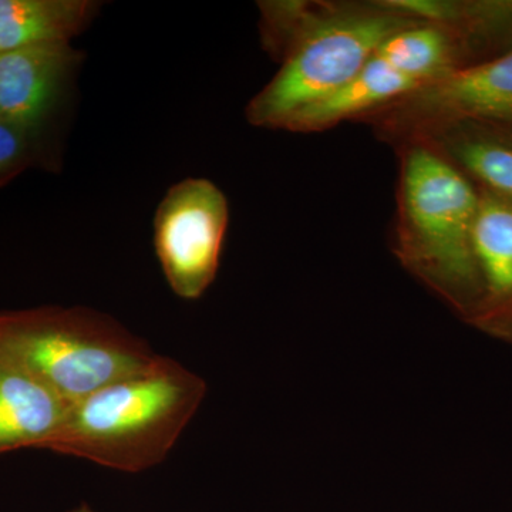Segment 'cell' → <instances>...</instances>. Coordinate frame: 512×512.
Masks as SVG:
<instances>
[{
    "mask_svg": "<svg viewBox=\"0 0 512 512\" xmlns=\"http://www.w3.org/2000/svg\"><path fill=\"white\" fill-rule=\"evenodd\" d=\"M394 147L400 161L394 255L468 319L483 293L473 251L480 191L424 141L409 138Z\"/></svg>",
    "mask_w": 512,
    "mask_h": 512,
    "instance_id": "obj_3",
    "label": "cell"
},
{
    "mask_svg": "<svg viewBox=\"0 0 512 512\" xmlns=\"http://www.w3.org/2000/svg\"><path fill=\"white\" fill-rule=\"evenodd\" d=\"M478 191L473 251L483 293L467 322L512 301V202Z\"/></svg>",
    "mask_w": 512,
    "mask_h": 512,
    "instance_id": "obj_11",
    "label": "cell"
},
{
    "mask_svg": "<svg viewBox=\"0 0 512 512\" xmlns=\"http://www.w3.org/2000/svg\"><path fill=\"white\" fill-rule=\"evenodd\" d=\"M397 8L424 22L453 29L476 56L487 47L512 49V0L498 2H436V0H392Z\"/></svg>",
    "mask_w": 512,
    "mask_h": 512,
    "instance_id": "obj_13",
    "label": "cell"
},
{
    "mask_svg": "<svg viewBox=\"0 0 512 512\" xmlns=\"http://www.w3.org/2000/svg\"><path fill=\"white\" fill-rule=\"evenodd\" d=\"M205 396L200 375L156 355L131 375L70 404L43 450L141 473L168 457Z\"/></svg>",
    "mask_w": 512,
    "mask_h": 512,
    "instance_id": "obj_2",
    "label": "cell"
},
{
    "mask_svg": "<svg viewBox=\"0 0 512 512\" xmlns=\"http://www.w3.org/2000/svg\"><path fill=\"white\" fill-rule=\"evenodd\" d=\"M264 39L281 69L249 101L256 127L282 128L299 110L345 86L387 37L421 22L392 0L262 3Z\"/></svg>",
    "mask_w": 512,
    "mask_h": 512,
    "instance_id": "obj_1",
    "label": "cell"
},
{
    "mask_svg": "<svg viewBox=\"0 0 512 512\" xmlns=\"http://www.w3.org/2000/svg\"><path fill=\"white\" fill-rule=\"evenodd\" d=\"M89 0H0V52L42 43H70L96 12Z\"/></svg>",
    "mask_w": 512,
    "mask_h": 512,
    "instance_id": "obj_12",
    "label": "cell"
},
{
    "mask_svg": "<svg viewBox=\"0 0 512 512\" xmlns=\"http://www.w3.org/2000/svg\"><path fill=\"white\" fill-rule=\"evenodd\" d=\"M229 221L224 192L207 178L173 185L154 218V248L171 291L197 301L217 278Z\"/></svg>",
    "mask_w": 512,
    "mask_h": 512,
    "instance_id": "obj_6",
    "label": "cell"
},
{
    "mask_svg": "<svg viewBox=\"0 0 512 512\" xmlns=\"http://www.w3.org/2000/svg\"><path fill=\"white\" fill-rule=\"evenodd\" d=\"M421 84L400 72L382 57H370L362 70L345 86L285 121L281 130L318 133L346 120L360 117L421 89Z\"/></svg>",
    "mask_w": 512,
    "mask_h": 512,
    "instance_id": "obj_10",
    "label": "cell"
},
{
    "mask_svg": "<svg viewBox=\"0 0 512 512\" xmlns=\"http://www.w3.org/2000/svg\"><path fill=\"white\" fill-rule=\"evenodd\" d=\"M470 323L490 335L512 342V301L493 311L481 313Z\"/></svg>",
    "mask_w": 512,
    "mask_h": 512,
    "instance_id": "obj_15",
    "label": "cell"
},
{
    "mask_svg": "<svg viewBox=\"0 0 512 512\" xmlns=\"http://www.w3.org/2000/svg\"><path fill=\"white\" fill-rule=\"evenodd\" d=\"M37 134L0 117V178L22 170L32 154Z\"/></svg>",
    "mask_w": 512,
    "mask_h": 512,
    "instance_id": "obj_14",
    "label": "cell"
},
{
    "mask_svg": "<svg viewBox=\"0 0 512 512\" xmlns=\"http://www.w3.org/2000/svg\"><path fill=\"white\" fill-rule=\"evenodd\" d=\"M67 409L69 404L0 342V456L43 450Z\"/></svg>",
    "mask_w": 512,
    "mask_h": 512,
    "instance_id": "obj_8",
    "label": "cell"
},
{
    "mask_svg": "<svg viewBox=\"0 0 512 512\" xmlns=\"http://www.w3.org/2000/svg\"><path fill=\"white\" fill-rule=\"evenodd\" d=\"M77 62L79 53L67 42L0 52V117L39 134Z\"/></svg>",
    "mask_w": 512,
    "mask_h": 512,
    "instance_id": "obj_7",
    "label": "cell"
},
{
    "mask_svg": "<svg viewBox=\"0 0 512 512\" xmlns=\"http://www.w3.org/2000/svg\"><path fill=\"white\" fill-rule=\"evenodd\" d=\"M409 138L439 151L480 190L512 202V126L461 120L427 128Z\"/></svg>",
    "mask_w": 512,
    "mask_h": 512,
    "instance_id": "obj_9",
    "label": "cell"
},
{
    "mask_svg": "<svg viewBox=\"0 0 512 512\" xmlns=\"http://www.w3.org/2000/svg\"><path fill=\"white\" fill-rule=\"evenodd\" d=\"M387 143L461 120L512 126V49L454 70L402 99L360 117Z\"/></svg>",
    "mask_w": 512,
    "mask_h": 512,
    "instance_id": "obj_5",
    "label": "cell"
},
{
    "mask_svg": "<svg viewBox=\"0 0 512 512\" xmlns=\"http://www.w3.org/2000/svg\"><path fill=\"white\" fill-rule=\"evenodd\" d=\"M0 342L69 406L157 355L116 319L87 308L0 312Z\"/></svg>",
    "mask_w": 512,
    "mask_h": 512,
    "instance_id": "obj_4",
    "label": "cell"
},
{
    "mask_svg": "<svg viewBox=\"0 0 512 512\" xmlns=\"http://www.w3.org/2000/svg\"><path fill=\"white\" fill-rule=\"evenodd\" d=\"M69 512H96L93 510L92 507H89V505L82 504L80 507L74 508V510Z\"/></svg>",
    "mask_w": 512,
    "mask_h": 512,
    "instance_id": "obj_16",
    "label": "cell"
}]
</instances>
